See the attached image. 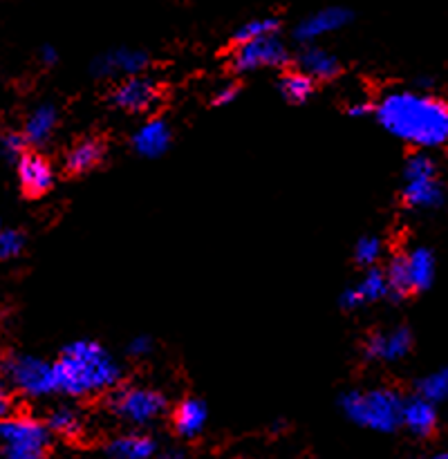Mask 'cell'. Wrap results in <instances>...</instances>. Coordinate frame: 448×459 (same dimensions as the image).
Returning <instances> with one entry per match:
<instances>
[{
	"label": "cell",
	"instance_id": "obj_1",
	"mask_svg": "<svg viewBox=\"0 0 448 459\" xmlns=\"http://www.w3.org/2000/svg\"><path fill=\"white\" fill-rule=\"evenodd\" d=\"M379 124L392 137L433 151L448 143V103L430 92L392 90L375 106Z\"/></svg>",
	"mask_w": 448,
	"mask_h": 459
},
{
	"label": "cell",
	"instance_id": "obj_2",
	"mask_svg": "<svg viewBox=\"0 0 448 459\" xmlns=\"http://www.w3.org/2000/svg\"><path fill=\"white\" fill-rule=\"evenodd\" d=\"M124 368L97 341H72L61 350L54 363V384L56 393L72 399L94 397L119 388Z\"/></svg>",
	"mask_w": 448,
	"mask_h": 459
},
{
	"label": "cell",
	"instance_id": "obj_3",
	"mask_svg": "<svg viewBox=\"0 0 448 459\" xmlns=\"http://www.w3.org/2000/svg\"><path fill=\"white\" fill-rule=\"evenodd\" d=\"M406 399L394 388L349 390L340 397L339 406L352 424L375 433H394L401 426Z\"/></svg>",
	"mask_w": 448,
	"mask_h": 459
},
{
	"label": "cell",
	"instance_id": "obj_4",
	"mask_svg": "<svg viewBox=\"0 0 448 459\" xmlns=\"http://www.w3.org/2000/svg\"><path fill=\"white\" fill-rule=\"evenodd\" d=\"M108 411L116 420L134 426V429H146L155 424L168 411V402L161 393L142 385H128V388H116L108 394Z\"/></svg>",
	"mask_w": 448,
	"mask_h": 459
},
{
	"label": "cell",
	"instance_id": "obj_5",
	"mask_svg": "<svg viewBox=\"0 0 448 459\" xmlns=\"http://www.w3.org/2000/svg\"><path fill=\"white\" fill-rule=\"evenodd\" d=\"M3 372L13 388L30 397H47L56 393L54 384V363L43 361L30 354H9L3 361Z\"/></svg>",
	"mask_w": 448,
	"mask_h": 459
},
{
	"label": "cell",
	"instance_id": "obj_6",
	"mask_svg": "<svg viewBox=\"0 0 448 459\" xmlns=\"http://www.w3.org/2000/svg\"><path fill=\"white\" fill-rule=\"evenodd\" d=\"M289 61V49L278 34L263 36L249 43L236 45L231 65L236 72H254L260 67H282Z\"/></svg>",
	"mask_w": 448,
	"mask_h": 459
},
{
	"label": "cell",
	"instance_id": "obj_7",
	"mask_svg": "<svg viewBox=\"0 0 448 459\" xmlns=\"http://www.w3.org/2000/svg\"><path fill=\"white\" fill-rule=\"evenodd\" d=\"M159 85L143 74L119 81L110 92L112 106L119 108V110L133 112V115L152 110L159 103Z\"/></svg>",
	"mask_w": 448,
	"mask_h": 459
},
{
	"label": "cell",
	"instance_id": "obj_8",
	"mask_svg": "<svg viewBox=\"0 0 448 459\" xmlns=\"http://www.w3.org/2000/svg\"><path fill=\"white\" fill-rule=\"evenodd\" d=\"M148 67V54L142 49L119 48L106 54H99L92 61V74L101 79H130L142 76Z\"/></svg>",
	"mask_w": 448,
	"mask_h": 459
},
{
	"label": "cell",
	"instance_id": "obj_9",
	"mask_svg": "<svg viewBox=\"0 0 448 459\" xmlns=\"http://www.w3.org/2000/svg\"><path fill=\"white\" fill-rule=\"evenodd\" d=\"M412 350V332L397 325L390 330H379L367 336L366 359L381 363H397L406 359Z\"/></svg>",
	"mask_w": 448,
	"mask_h": 459
},
{
	"label": "cell",
	"instance_id": "obj_10",
	"mask_svg": "<svg viewBox=\"0 0 448 459\" xmlns=\"http://www.w3.org/2000/svg\"><path fill=\"white\" fill-rule=\"evenodd\" d=\"M349 21H352V12H349V9L339 7V4H334V7H323L318 9V12L309 13L307 18H303V21L296 25L294 36L300 43H314V40L321 39V36L334 34V31L343 30Z\"/></svg>",
	"mask_w": 448,
	"mask_h": 459
},
{
	"label": "cell",
	"instance_id": "obj_11",
	"mask_svg": "<svg viewBox=\"0 0 448 459\" xmlns=\"http://www.w3.org/2000/svg\"><path fill=\"white\" fill-rule=\"evenodd\" d=\"M390 296L388 278H385L383 269H367L361 276L357 285L348 287L340 294V307L343 309H358L367 303H376Z\"/></svg>",
	"mask_w": 448,
	"mask_h": 459
},
{
	"label": "cell",
	"instance_id": "obj_12",
	"mask_svg": "<svg viewBox=\"0 0 448 459\" xmlns=\"http://www.w3.org/2000/svg\"><path fill=\"white\" fill-rule=\"evenodd\" d=\"M18 182L25 195L39 197L54 186V169L39 152H27L18 160Z\"/></svg>",
	"mask_w": 448,
	"mask_h": 459
},
{
	"label": "cell",
	"instance_id": "obj_13",
	"mask_svg": "<svg viewBox=\"0 0 448 459\" xmlns=\"http://www.w3.org/2000/svg\"><path fill=\"white\" fill-rule=\"evenodd\" d=\"M170 139H173V133H170L166 119L152 117L133 133V148L137 155L146 157V160H157L170 148Z\"/></svg>",
	"mask_w": 448,
	"mask_h": 459
},
{
	"label": "cell",
	"instance_id": "obj_14",
	"mask_svg": "<svg viewBox=\"0 0 448 459\" xmlns=\"http://www.w3.org/2000/svg\"><path fill=\"white\" fill-rule=\"evenodd\" d=\"M401 426L412 435V437L426 439L437 429V406L426 402L419 394H412L403 402Z\"/></svg>",
	"mask_w": 448,
	"mask_h": 459
},
{
	"label": "cell",
	"instance_id": "obj_15",
	"mask_svg": "<svg viewBox=\"0 0 448 459\" xmlns=\"http://www.w3.org/2000/svg\"><path fill=\"white\" fill-rule=\"evenodd\" d=\"M0 444L12 446V444H49L47 426L40 424L39 420L31 417H7L0 421Z\"/></svg>",
	"mask_w": 448,
	"mask_h": 459
},
{
	"label": "cell",
	"instance_id": "obj_16",
	"mask_svg": "<svg viewBox=\"0 0 448 459\" xmlns=\"http://www.w3.org/2000/svg\"><path fill=\"white\" fill-rule=\"evenodd\" d=\"M401 197L408 209L435 211L446 202V188L437 178L415 179V182L403 184Z\"/></svg>",
	"mask_w": 448,
	"mask_h": 459
},
{
	"label": "cell",
	"instance_id": "obj_17",
	"mask_svg": "<svg viewBox=\"0 0 448 459\" xmlns=\"http://www.w3.org/2000/svg\"><path fill=\"white\" fill-rule=\"evenodd\" d=\"M298 70L312 76L314 81H330L340 74V61L330 49L318 48V45H307L298 54Z\"/></svg>",
	"mask_w": 448,
	"mask_h": 459
},
{
	"label": "cell",
	"instance_id": "obj_18",
	"mask_svg": "<svg viewBox=\"0 0 448 459\" xmlns=\"http://www.w3.org/2000/svg\"><path fill=\"white\" fill-rule=\"evenodd\" d=\"M206 420H209V408L202 399L188 397L175 408L173 412V429L179 437L193 439L197 435H202L204 430Z\"/></svg>",
	"mask_w": 448,
	"mask_h": 459
},
{
	"label": "cell",
	"instance_id": "obj_19",
	"mask_svg": "<svg viewBox=\"0 0 448 459\" xmlns=\"http://www.w3.org/2000/svg\"><path fill=\"white\" fill-rule=\"evenodd\" d=\"M155 453L157 442L146 433H125L108 444V455L112 459H152Z\"/></svg>",
	"mask_w": 448,
	"mask_h": 459
},
{
	"label": "cell",
	"instance_id": "obj_20",
	"mask_svg": "<svg viewBox=\"0 0 448 459\" xmlns=\"http://www.w3.org/2000/svg\"><path fill=\"white\" fill-rule=\"evenodd\" d=\"M406 267L408 276H410V285L415 294L426 291L435 281V272H437V263L428 247H412L406 254Z\"/></svg>",
	"mask_w": 448,
	"mask_h": 459
},
{
	"label": "cell",
	"instance_id": "obj_21",
	"mask_svg": "<svg viewBox=\"0 0 448 459\" xmlns=\"http://www.w3.org/2000/svg\"><path fill=\"white\" fill-rule=\"evenodd\" d=\"M58 124V112L52 103H40L30 112L25 121L27 143H45L54 134Z\"/></svg>",
	"mask_w": 448,
	"mask_h": 459
},
{
	"label": "cell",
	"instance_id": "obj_22",
	"mask_svg": "<svg viewBox=\"0 0 448 459\" xmlns=\"http://www.w3.org/2000/svg\"><path fill=\"white\" fill-rule=\"evenodd\" d=\"M103 152H106L103 142H99V139H81V142L74 143V146L70 148V152L65 155V169L76 175L88 173L94 166L101 164Z\"/></svg>",
	"mask_w": 448,
	"mask_h": 459
},
{
	"label": "cell",
	"instance_id": "obj_23",
	"mask_svg": "<svg viewBox=\"0 0 448 459\" xmlns=\"http://www.w3.org/2000/svg\"><path fill=\"white\" fill-rule=\"evenodd\" d=\"M47 429L61 437H79L83 433V415L72 406H58L49 412Z\"/></svg>",
	"mask_w": 448,
	"mask_h": 459
},
{
	"label": "cell",
	"instance_id": "obj_24",
	"mask_svg": "<svg viewBox=\"0 0 448 459\" xmlns=\"http://www.w3.org/2000/svg\"><path fill=\"white\" fill-rule=\"evenodd\" d=\"M278 88H280V94L289 103H305L314 94V79L305 74V72L291 70L280 76Z\"/></svg>",
	"mask_w": 448,
	"mask_h": 459
},
{
	"label": "cell",
	"instance_id": "obj_25",
	"mask_svg": "<svg viewBox=\"0 0 448 459\" xmlns=\"http://www.w3.org/2000/svg\"><path fill=\"white\" fill-rule=\"evenodd\" d=\"M385 278H388L390 299L403 300V299H408L410 294H415V291H412V285H410V276H408L406 254H397L390 258L388 269H385Z\"/></svg>",
	"mask_w": 448,
	"mask_h": 459
},
{
	"label": "cell",
	"instance_id": "obj_26",
	"mask_svg": "<svg viewBox=\"0 0 448 459\" xmlns=\"http://www.w3.org/2000/svg\"><path fill=\"white\" fill-rule=\"evenodd\" d=\"M417 394L424 397L426 402L435 403H448V366L437 368L430 375L421 377L419 384H417Z\"/></svg>",
	"mask_w": 448,
	"mask_h": 459
},
{
	"label": "cell",
	"instance_id": "obj_27",
	"mask_svg": "<svg viewBox=\"0 0 448 459\" xmlns=\"http://www.w3.org/2000/svg\"><path fill=\"white\" fill-rule=\"evenodd\" d=\"M437 178V161L428 151L412 152L403 166V179L415 182V179H433Z\"/></svg>",
	"mask_w": 448,
	"mask_h": 459
},
{
	"label": "cell",
	"instance_id": "obj_28",
	"mask_svg": "<svg viewBox=\"0 0 448 459\" xmlns=\"http://www.w3.org/2000/svg\"><path fill=\"white\" fill-rule=\"evenodd\" d=\"M278 27L280 25H278V21L273 16L251 18V21H246L245 25L237 27L236 34H233V40H236V45L249 43V40L263 39V36L278 34Z\"/></svg>",
	"mask_w": 448,
	"mask_h": 459
},
{
	"label": "cell",
	"instance_id": "obj_29",
	"mask_svg": "<svg viewBox=\"0 0 448 459\" xmlns=\"http://www.w3.org/2000/svg\"><path fill=\"white\" fill-rule=\"evenodd\" d=\"M383 255V240L376 236H363L358 238L357 245H354V263L361 264V267L375 269L376 263Z\"/></svg>",
	"mask_w": 448,
	"mask_h": 459
},
{
	"label": "cell",
	"instance_id": "obj_30",
	"mask_svg": "<svg viewBox=\"0 0 448 459\" xmlns=\"http://www.w3.org/2000/svg\"><path fill=\"white\" fill-rule=\"evenodd\" d=\"M0 459H47V446H40V444H12V446H3Z\"/></svg>",
	"mask_w": 448,
	"mask_h": 459
},
{
	"label": "cell",
	"instance_id": "obj_31",
	"mask_svg": "<svg viewBox=\"0 0 448 459\" xmlns=\"http://www.w3.org/2000/svg\"><path fill=\"white\" fill-rule=\"evenodd\" d=\"M22 247H25V238L16 229H3L0 231V260H12L21 255Z\"/></svg>",
	"mask_w": 448,
	"mask_h": 459
},
{
	"label": "cell",
	"instance_id": "obj_32",
	"mask_svg": "<svg viewBox=\"0 0 448 459\" xmlns=\"http://www.w3.org/2000/svg\"><path fill=\"white\" fill-rule=\"evenodd\" d=\"M27 139L25 134H18V133H4L0 137V152H3L7 160H21L22 155H27Z\"/></svg>",
	"mask_w": 448,
	"mask_h": 459
},
{
	"label": "cell",
	"instance_id": "obj_33",
	"mask_svg": "<svg viewBox=\"0 0 448 459\" xmlns=\"http://www.w3.org/2000/svg\"><path fill=\"white\" fill-rule=\"evenodd\" d=\"M152 348H155V343H152L151 336H134L128 348H125V352L133 359H143L152 352Z\"/></svg>",
	"mask_w": 448,
	"mask_h": 459
},
{
	"label": "cell",
	"instance_id": "obj_34",
	"mask_svg": "<svg viewBox=\"0 0 448 459\" xmlns=\"http://www.w3.org/2000/svg\"><path fill=\"white\" fill-rule=\"evenodd\" d=\"M236 97H237V85L224 83L213 92V103L215 106H227V103H231Z\"/></svg>",
	"mask_w": 448,
	"mask_h": 459
},
{
	"label": "cell",
	"instance_id": "obj_35",
	"mask_svg": "<svg viewBox=\"0 0 448 459\" xmlns=\"http://www.w3.org/2000/svg\"><path fill=\"white\" fill-rule=\"evenodd\" d=\"M372 110H375V106H372L370 101H366V99H358V101H352L348 106V112L352 117H366L370 115Z\"/></svg>",
	"mask_w": 448,
	"mask_h": 459
},
{
	"label": "cell",
	"instance_id": "obj_36",
	"mask_svg": "<svg viewBox=\"0 0 448 459\" xmlns=\"http://www.w3.org/2000/svg\"><path fill=\"white\" fill-rule=\"evenodd\" d=\"M40 61H43L45 65H54V63L58 61V54H56V49H54L52 45H45V48L40 49Z\"/></svg>",
	"mask_w": 448,
	"mask_h": 459
},
{
	"label": "cell",
	"instance_id": "obj_37",
	"mask_svg": "<svg viewBox=\"0 0 448 459\" xmlns=\"http://www.w3.org/2000/svg\"><path fill=\"white\" fill-rule=\"evenodd\" d=\"M7 412H9V399L7 394H0V421L7 420Z\"/></svg>",
	"mask_w": 448,
	"mask_h": 459
},
{
	"label": "cell",
	"instance_id": "obj_38",
	"mask_svg": "<svg viewBox=\"0 0 448 459\" xmlns=\"http://www.w3.org/2000/svg\"><path fill=\"white\" fill-rule=\"evenodd\" d=\"M430 459H448V451H444V453H437V455H433Z\"/></svg>",
	"mask_w": 448,
	"mask_h": 459
},
{
	"label": "cell",
	"instance_id": "obj_39",
	"mask_svg": "<svg viewBox=\"0 0 448 459\" xmlns=\"http://www.w3.org/2000/svg\"><path fill=\"white\" fill-rule=\"evenodd\" d=\"M0 394H4V390H3V385H0Z\"/></svg>",
	"mask_w": 448,
	"mask_h": 459
},
{
	"label": "cell",
	"instance_id": "obj_40",
	"mask_svg": "<svg viewBox=\"0 0 448 459\" xmlns=\"http://www.w3.org/2000/svg\"><path fill=\"white\" fill-rule=\"evenodd\" d=\"M0 231H3V229H0Z\"/></svg>",
	"mask_w": 448,
	"mask_h": 459
}]
</instances>
